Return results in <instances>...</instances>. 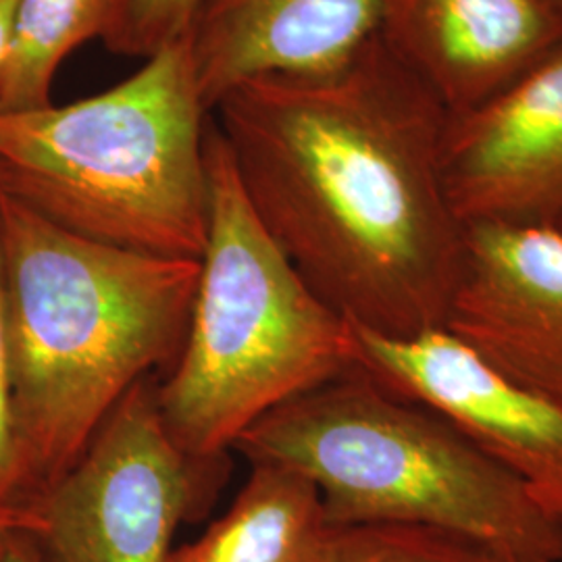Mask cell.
Wrapping results in <instances>:
<instances>
[{"mask_svg":"<svg viewBox=\"0 0 562 562\" xmlns=\"http://www.w3.org/2000/svg\"><path fill=\"white\" fill-rule=\"evenodd\" d=\"M211 120L257 220L327 306L385 336L442 327L464 252L448 113L380 34L336 67L240 81Z\"/></svg>","mask_w":562,"mask_h":562,"instance_id":"1","label":"cell"},{"mask_svg":"<svg viewBox=\"0 0 562 562\" xmlns=\"http://www.w3.org/2000/svg\"><path fill=\"white\" fill-rule=\"evenodd\" d=\"M2 323L23 515L186 341L201 259L86 240L0 194Z\"/></svg>","mask_w":562,"mask_h":562,"instance_id":"2","label":"cell"},{"mask_svg":"<svg viewBox=\"0 0 562 562\" xmlns=\"http://www.w3.org/2000/svg\"><path fill=\"white\" fill-rule=\"evenodd\" d=\"M209 125L181 36L97 97L0 113V194L86 240L201 259Z\"/></svg>","mask_w":562,"mask_h":562,"instance_id":"3","label":"cell"},{"mask_svg":"<svg viewBox=\"0 0 562 562\" xmlns=\"http://www.w3.org/2000/svg\"><path fill=\"white\" fill-rule=\"evenodd\" d=\"M234 450L306 475L327 525H431L510 562H562V519L454 423L357 369L281 404Z\"/></svg>","mask_w":562,"mask_h":562,"instance_id":"4","label":"cell"},{"mask_svg":"<svg viewBox=\"0 0 562 562\" xmlns=\"http://www.w3.org/2000/svg\"><path fill=\"white\" fill-rule=\"evenodd\" d=\"M209 234L186 341L157 385L171 440L201 473L281 404L352 369L350 322L306 285L246 201L211 120Z\"/></svg>","mask_w":562,"mask_h":562,"instance_id":"5","label":"cell"},{"mask_svg":"<svg viewBox=\"0 0 562 562\" xmlns=\"http://www.w3.org/2000/svg\"><path fill=\"white\" fill-rule=\"evenodd\" d=\"M213 487L162 425L153 375L120 402L18 529L48 562H167L178 527L201 517Z\"/></svg>","mask_w":562,"mask_h":562,"instance_id":"6","label":"cell"},{"mask_svg":"<svg viewBox=\"0 0 562 562\" xmlns=\"http://www.w3.org/2000/svg\"><path fill=\"white\" fill-rule=\"evenodd\" d=\"M352 369L454 423L562 519V402L506 378L443 327L385 336L350 323Z\"/></svg>","mask_w":562,"mask_h":562,"instance_id":"7","label":"cell"},{"mask_svg":"<svg viewBox=\"0 0 562 562\" xmlns=\"http://www.w3.org/2000/svg\"><path fill=\"white\" fill-rule=\"evenodd\" d=\"M443 329L506 378L562 402V229L464 223Z\"/></svg>","mask_w":562,"mask_h":562,"instance_id":"8","label":"cell"},{"mask_svg":"<svg viewBox=\"0 0 562 562\" xmlns=\"http://www.w3.org/2000/svg\"><path fill=\"white\" fill-rule=\"evenodd\" d=\"M446 199L459 222L562 220V42L482 106L448 117Z\"/></svg>","mask_w":562,"mask_h":562,"instance_id":"9","label":"cell"},{"mask_svg":"<svg viewBox=\"0 0 562 562\" xmlns=\"http://www.w3.org/2000/svg\"><path fill=\"white\" fill-rule=\"evenodd\" d=\"M378 34L387 48L459 117L562 42L554 0H378Z\"/></svg>","mask_w":562,"mask_h":562,"instance_id":"10","label":"cell"},{"mask_svg":"<svg viewBox=\"0 0 562 562\" xmlns=\"http://www.w3.org/2000/svg\"><path fill=\"white\" fill-rule=\"evenodd\" d=\"M378 25V0H204L186 41L213 111L240 81L340 65Z\"/></svg>","mask_w":562,"mask_h":562,"instance_id":"11","label":"cell"},{"mask_svg":"<svg viewBox=\"0 0 562 562\" xmlns=\"http://www.w3.org/2000/svg\"><path fill=\"white\" fill-rule=\"evenodd\" d=\"M227 513L167 562H313L327 519L317 485L294 469L257 462Z\"/></svg>","mask_w":562,"mask_h":562,"instance_id":"12","label":"cell"},{"mask_svg":"<svg viewBox=\"0 0 562 562\" xmlns=\"http://www.w3.org/2000/svg\"><path fill=\"white\" fill-rule=\"evenodd\" d=\"M121 0H20L0 71V113L53 104V81L81 44L104 38Z\"/></svg>","mask_w":562,"mask_h":562,"instance_id":"13","label":"cell"},{"mask_svg":"<svg viewBox=\"0 0 562 562\" xmlns=\"http://www.w3.org/2000/svg\"><path fill=\"white\" fill-rule=\"evenodd\" d=\"M313 562H510L492 546L431 525H327Z\"/></svg>","mask_w":562,"mask_h":562,"instance_id":"14","label":"cell"},{"mask_svg":"<svg viewBox=\"0 0 562 562\" xmlns=\"http://www.w3.org/2000/svg\"><path fill=\"white\" fill-rule=\"evenodd\" d=\"M204 0H121L120 13L104 46L123 57L146 59L162 46L180 41Z\"/></svg>","mask_w":562,"mask_h":562,"instance_id":"15","label":"cell"},{"mask_svg":"<svg viewBox=\"0 0 562 562\" xmlns=\"http://www.w3.org/2000/svg\"><path fill=\"white\" fill-rule=\"evenodd\" d=\"M21 508V467L11 378L2 323V278H0V540L15 529Z\"/></svg>","mask_w":562,"mask_h":562,"instance_id":"16","label":"cell"},{"mask_svg":"<svg viewBox=\"0 0 562 562\" xmlns=\"http://www.w3.org/2000/svg\"><path fill=\"white\" fill-rule=\"evenodd\" d=\"M0 562H48V559L27 531L11 529L0 540Z\"/></svg>","mask_w":562,"mask_h":562,"instance_id":"17","label":"cell"},{"mask_svg":"<svg viewBox=\"0 0 562 562\" xmlns=\"http://www.w3.org/2000/svg\"><path fill=\"white\" fill-rule=\"evenodd\" d=\"M18 2L20 0H0V71L4 67L7 55H9V44H11V32H13Z\"/></svg>","mask_w":562,"mask_h":562,"instance_id":"18","label":"cell"},{"mask_svg":"<svg viewBox=\"0 0 562 562\" xmlns=\"http://www.w3.org/2000/svg\"><path fill=\"white\" fill-rule=\"evenodd\" d=\"M554 2H557V4H559V7L562 9V0H554Z\"/></svg>","mask_w":562,"mask_h":562,"instance_id":"19","label":"cell"},{"mask_svg":"<svg viewBox=\"0 0 562 562\" xmlns=\"http://www.w3.org/2000/svg\"><path fill=\"white\" fill-rule=\"evenodd\" d=\"M557 227H561V229H562V220H561V222L557 223Z\"/></svg>","mask_w":562,"mask_h":562,"instance_id":"20","label":"cell"}]
</instances>
